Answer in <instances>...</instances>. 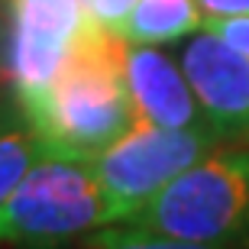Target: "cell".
Here are the masks:
<instances>
[{
    "instance_id": "10",
    "label": "cell",
    "mask_w": 249,
    "mask_h": 249,
    "mask_svg": "<svg viewBox=\"0 0 249 249\" xmlns=\"http://www.w3.org/2000/svg\"><path fill=\"white\" fill-rule=\"evenodd\" d=\"M91 249H233V246H217V243H188L162 233H149L129 223L117 227H101L91 236Z\"/></svg>"
},
{
    "instance_id": "3",
    "label": "cell",
    "mask_w": 249,
    "mask_h": 249,
    "mask_svg": "<svg viewBox=\"0 0 249 249\" xmlns=\"http://www.w3.org/2000/svg\"><path fill=\"white\" fill-rule=\"evenodd\" d=\"M107 227V201L91 159L42 156L0 204V243L49 249Z\"/></svg>"
},
{
    "instance_id": "4",
    "label": "cell",
    "mask_w": 249,
    "mask_h": 249,
    "mask_svg": "<svg viewBox=\"0 0 249 249\" xmlns=\"http://www.w3.org/2000/svg\"><path fill=\"white\" fill-rule=\"evenodd\" d=\"M211 126L168 129L133 120L126 133L91 159L97 185L107 201V227L129 223L175 175L217 146Z\"/></svg>"
},
{
    "instance_id": "5",
    "label": "cell",
    "mask_w": 249,
    "mask_h": 249,
    "mask_svg": "<svg viewBox=\"0 0 249 249\" xmlns=\"http://www.w3.org/2000/svg\"><path fill=\"white\" fill-rule=\"evenodd\" d=\"M10 19L7 74L19 101L52 81L91 13L81 0H10Z\"/></svg>"
},
{
    "instance_id": "6",
    "label": "cell",
    "mask_w": 249,
    "mask_h": 249,
    "mask_svg": "<svg viewBox=\"0 0 249 249\" xmlns=\"http://www.w3.org/2000/svg\"><path fill=\"white\" fill-rule=\"evenodd\" d=\"M181 71L217 136L249 133V58L213 33H197L181 52Z\"/></svg>"
},
{
    "instance_id": "2",
    "label": "cell",
    "mask_w": 249,
    "mask_h": 249,
    "mask_svg": "<svg viewBox=\"0 0 249 249\" xmlns=\"http://www.w3.org/2000/svg\"><path fill=\"white\" fill-rule=\"evenodd\" d=\"M129 227L230 246L249 233V149H211L175 175Z\"/></svg>"
},
{
    "instance_id": "12",
    "label": "cell",
    "mask_w": 249,
    "mask_h": 249,
    "mask_svg": "<svg viewBox=\"0 0 249 249\" xmlns=\"http://www.w3.org/2000/svg\"><path fill=\"white\" fill-rule=\"evenodd\" d=\"M133 3H136V0H91V3H88V13H91L97 23H104L107 29H117L123 36V23H126Z\"/></svg>"
},
{
    "instance_id": "7",
    "label": "cell",
    "mask_w": 249,
    "mask_h": 249,
    "mask_svg": "<svg viewBox=\"0 0 249 249\" xmlns=\"http://www.w3.org/2000/svg\"><path fill=\"white\" fill-rule=\"evenodd\" d=\"M126 88L133 117L168 129L207 126L204 110L194 97L181 65L156 46L129 42L126 46Z\"/></svg>"
},
{
    "instance_id": "9",
    "label": "cell",
    "mask_w": 249,
    "mask_h": 249,
    "mask_svg": "<svg viewBox=\"0 0 249 249\" xmlns=\"http://www.w3.org/2000/svg\"><path fill=\"white\" fill-rule=\"evenodd\" d=\"M42 156V142L33 129H0V204L19 185L29 165Z\"/></svg>"
},
{
    "instance_id": "14",
    "label": "cell",
    "mask_w": 249,
    "mask_h": 249,
    "mask_svg": "<svg viewBox=\"0 0 249 249\" xmlns=\"http://www.w3.org/2000/svg\"><path fill=\"white\" fill-rule=\"evenodd\" d=\"M0 36H3V17H0Z\"/></svg>"
},
{
    "instance_id": "8",
    "label": "cell",
    "mask_w": 249,
    "mask_h": 249,
    "mask_svg": "<svg viewBox=\"0 0 249 249\" xmlns=\"http://www.w3.org/2000/svg\"><path fill=\"white\" fill-rule=\"evenodd\" d=\"M197 0H136L123 23V36L142 46H165L201 29Z\"/></svg>"
},
{
    "instance_id": "1",
    "label": "cell",
    "mask_w": 249,
    "mask_h": 249,
    "mask_svg": "<svg viewBox=\"0 0 249 249\" xmlns=\"http://www.w3.org/2000/svg\"><path fill=\"white\" fill-rule=\"evenodd\" d=\"M126 36L91 17L52 81L19 97L42 152L94 159L129 129L136 117L126 88Z\"/></svg>"
},
{
    "instance_id": "11",
    "label": "cell",
    "mask_w": 249,
    "mask_h": 249,
    "mask_svg": "<svg viewBox=\"0 0 249 249\" xmlns=\"http://www.w3.org/2000/svg\"><path fill=\"white\" fill-rule=\"evenodd\" d=\"M201 29L220 36L227 46H233L236 52L249 58V17H227V19H204Z\"/></svg>"
},
{
    "instance_id": "13",
    "label": "cell",
    "mask_w": 249,
    "mask_h": 249,
    "mask_svg": "<svg viewBox=\"0 0 249 249\" xmlns=\"http://www.w3.org/2000/svg\"><path fill=\"white\" fill-rule=\"evenodd\" d=\"M204 19H227V17H249V0H197Z\"/></svg>"
}]
</instances>
